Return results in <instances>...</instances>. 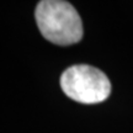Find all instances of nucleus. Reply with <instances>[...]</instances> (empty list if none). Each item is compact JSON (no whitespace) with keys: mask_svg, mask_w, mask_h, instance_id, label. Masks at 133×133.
Listing matches in <instances>:
<instances>
[{"mask_svg":"<svg viewBox=\"0 0 133 133\" xmlns=\"http://www.w3.org/2000/svg\"><path fill=\"white\" fill-rule=\"evenodd\" d=\"M37 27L47 41L58 46L80 42L84 30L75 8L63 0H42L36 6Z\"/></svg>","mask_w":133,"mask_h":133,"instance_id":"1","label":"nucleus"},{"mask_svg":"<svg viewBox=\"0 0 133 133\" xmlns=\"http://www.w3.org/2000/svg\"><path fill=\"white\" fill-rule=\"evenodd\" d=\"M61 88L69 99L79 104H100L111 94V83L104 71L88 65L75 64L63 71Z\"/></svg>","mask_w":133,"mask_h":133,"instance_id":"2","label":"nucleus"}]
</instances>
